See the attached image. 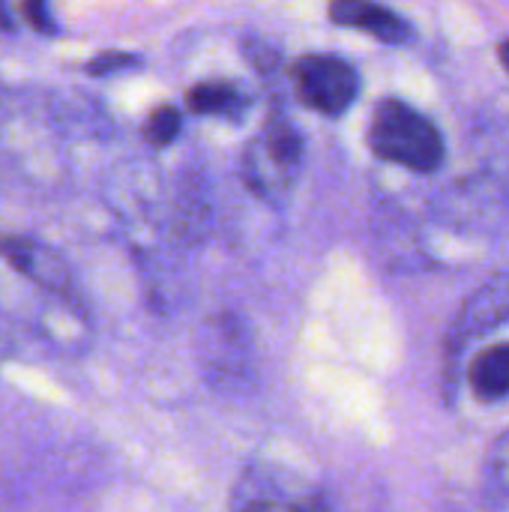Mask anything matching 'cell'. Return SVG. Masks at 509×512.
I'll return each mask as SVG.
<instances>
[{
    "instance_id": "8fae6325",
    "label": "cell",
    "mask_w": 509,
    "mask_h": 512,
    "mask_svg": "<svg viewBox=\"0 0 509 512\" xmlns=\"http://www.w3.org/2000/svg\"><path fill=\"white\" fill-rule=\"evenodd\" d=\"M186 102L195 114H237L246 102L240 96V90L228 81H204L195 84L186 93Z\"/></svg>"
},
{
    "instance_id": "4fadbf2b",
    "label": "cell",
    "mask_w": 509,
    "mask_h": 512,
    "mask_svg": "<svg viewBox=\"0 0 509 512\" xmlns=\"http://www.w3.org/2000/svg\"><path fill=\"white\" fill-rule=\"evenodd\" d=\"M141 57L135 54H123V51H108V54H99L96 60L87 63V72L90 75H111V72H120V69H129V66H138Z\"/></svg>"
},
{
    "instance_id": "9c48e42d",
    "label": "cell",
    "mask_w": 509,
    "mask_h": 512,
    "mask_svg": "<svg viewBox=\"0 0 509 512\" xmlns=\"http://www.w3.org/2000/svg\"><path fill=\"white\" fill-rule=\"evenodd\" d=\"M204 369L219 387H228L231 381L243 378V372L249 366H246V345H243V336L237 327L216 321L210 342L204 348Z\"/></svg>"
},
{
    "instance_id": "6da1fadb",
    "label": "cell",
    "mask_w": 509,
    "mask_h": 512,
    "mask_svg": "<svg viewBox=\"0 0 509 512\" xmlns=\"http://www.w3.org/2000/svg\"><path fill=\"white\" fill-rule=\"evenodd\" d=\"M369 150L393 165L432 174L444 165L447 147L441 129L402 99H381L369 123Z\"/></svg>"
},
{
    "instance_id": "ba28073f",
    "label": "cell",
    "mask_w": 509,
    "mask_h": 512,
    "mask_svg": "<svg viewBox=\"0 0 509 512\" xmlns=\"http://www.w3.org/2000/svg\"><path fill=\"white\" fill-rule=\"evenodd\" d=\"M468 387L483 405L509 399V342L489 345L474 354L468 366Z\"/></svg>"
},
{
    "instance_id": "7c38bea8",
    "label": "cell",
    "mask_w": 509,
    "mask_h": 512,
    "mask_svg": "<svg viewBox=\"0 0 509 512\" xmlns=\"http://www.w3.org/2000/svg\"><path fill=\"white\" fill-rule=\"evenodd\" d=\"M183 129V120H180V111L171 108V105H159L150 117H147V126H144V138L153 144V147H168Z\"/></svg>"
},
{
    "instance_id": "52a82bcc",
    "label": "cell",
    "mask_w": 509,
    "mask_h": 512,
    "mask_svg": "<svg viewBox=\"0 0 509 512\" xmlns=\"http://www.w3.org/2000/svg\"><path fill=\"white\" fill-rule=\"evenodd\" d=\"M0 255L21 270L24 276H30L33 282H39L48 291H69V273L66 267L54 258V252L30 243V240H18V237H0Z\"/></svg>"
},
{
    "instance_id": "5bb4252c",
    "label": "cell",
    "mask_w": 509,
    "mask_h": 512,
    "mask_svg": "<svg viewBox=\"0 0 509 512\" xmlns=\"http://www.w3.org/2000/svg\"><path fill=\"white\" fill-rule=\"evenodd\" d=\"M27 24L39 33H54V21L48 15V0H24Z\"/></svg>"
},
{
    "instance_id": "5b68a950",
    "label": "cell",
    "mask_w": 509,
    "mask_h": 512,
    "mask_svg": "<svg viewBox=\"0 0 509 512\" xmlns=\"http://www.w3.org/2000/svg\"><path fill=\"white\" fill-rule=\"evenodd\" d=\"M234 512H321V504L312 492H297L294 483L252 468L237 486Z\"/></svg>"
},
{
    "instance_id": "9a60e30c",
    "label": "cell",
    "mask_w": 509,
    "mask_h": 512,
    "mask_svg": "<svg viewBox=\"0 0 509 512\" xmlns=\"http://www.w3.org/2000/svg\"><path fill=\"white\" fill-rule=\"evenodd\" d=\"M0 30H12V18L6 12V0H0Z\"/></svg>"
},
{
    "instance_id": "7a4b0ae2",
    "label": "cell",
    "mask_w": 509,
    "mask_h": 512,
    "mask_svg": "<svg viewBox=\"0 0 509 512\" xmlns=\"http://www.w3.org/2000/svg\"><path fill=\"white\" fill-rule=\"evenodd\" d=\"M300 162H303L300 132L282 111H273L264 129L246 147L243 180L255 195L267 201H279L291 189L300 171Z\"/></svg>"
},
{
    "instance_id": "2e32d148",
    "label": "cell",
    "mask_w": 509,
    "mask_h": 512,
    "mask_svg": "<svg viewBox=\"0 0 509 512\" xmlns=\"http://www.w3.org/2000/svg\"><path fill=\"white\" fill-rule=\"evenodd\" d=\"M498 57H501V66L509 72V39H504V42L498 45Z\"/></svg>"
},
{
    "instance_id": "277c9868",
    "label": "cell",
    "mask_w": 509,
    "mask_h": 512,
    "mask_svg": "<svg viewBox=\"0 0 509 512\" xmlns=\"http://www.w3.org/2000/svg\"><path fill=\"white\" fill-rule=\"evenodd\" d=\"M509 321V273H498L486 279L459 309L450 333H447V354L456 360L471 342L489 336L492 330Z\"/></svg>"
},
{
    "instance_id": "3957f363",
    "label": "cell",
    "mask_w": 509,
    "mask_h": 512,
    "mask_svg": "<svg viewBox=\"0 0 509 512\" xmlns=\"http://www.w3.org/2000/svg\"><path fill=\"white\" fill-rule=\"evenodd\" d=\"M291 75L300 99L327 117L345 114L360 93L357 69L333 54H306L294 63Z\"/></svg>"
},
{
    "instance_id": "30bf717a",
    "label": "cell",
    "mask_w": 509,
    "mask_h": 512,
    "mask_svg": "<svg viewBox=\"0 0 509 512\" xmlns=\"http://www.w3.org/2000/svg\"><path fill=\"white\" fill-rule=\"evenodd\" d=\"M480 495L489 510L509 507V429L501 432L486 450L480 471Z\"/></svg>"
},
{
    "instance_id": "8992f818",
    "label": "cell",
    "mask_w": 509,
    "mask_h": 512,
    "mask_svg": "<svg viewBox=\"0 0 509 512\" xmlns=\"http://www.w3.org/2000/svg\"><path fill=\"white\" fill-rule=\"evenodd\" d=\"M327 15L333 24L369 33L372 39H378L384 45H405L414 36L411 24L399 12H393L390 6H381L375 0H330Z\"/></svg>"
}]
</instances>
